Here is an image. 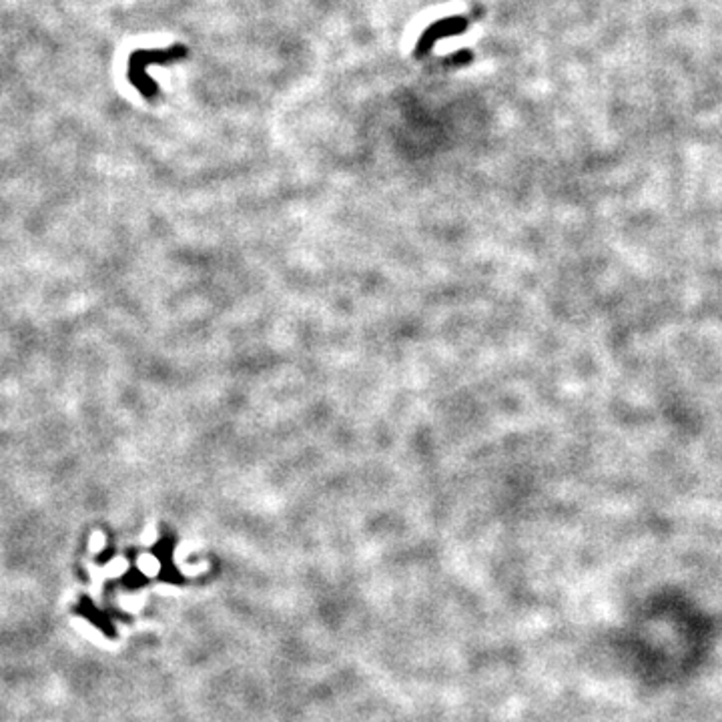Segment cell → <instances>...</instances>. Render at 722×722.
Instances as JSON below:
<instances>
[{
	"instance_id": "1",
	"label": "cell",
	"mask_w": 722,
	"mask_h": 722,
	"mask_svg": "<svg viewBox=\"0 0 722 722\" xmlns=\"http://www.w3.org/2000/svg\"><path fill=\"white\" fill-rule=\"evenodd\" d=\"M185 45H173L164 50H137L129 59V81L137 87L142 96L153 98L157 94V85L147 76L149 65H159V63H171L177 59H185Z\"/></svg>"
},
{
	"instance_id": "2",
	"label": "cell",
	"mask_w": 722,
	"mask_h": 722,
	"mask_svg": "<svg viewBox=\"0 0 722 722\" xmlns=\"http://www.w3.org/2000/svg\"><path fill=\"white\" fill-rule=\"evenodd\" d=\"M467 26H469V19H466V17H452V19H442V21H436L434 24H429V26L423 30L421 39L418 41V45H416L414 56H416V59H425L436 43H440L442 39H449V36L462 34Z\"/></svg>"
},
{
	"instance_id": "3",
	"label": "cell",
	"mask_w": 722,
	"mask_h": 722,
	"mask_svg": "<svg viewBox=\"0 0 722 722\" xmlns=\"http://www.w3.org/2000/svg\"><path fill=\"white\" fill-rule=\"evenodd\" d=\"M471 59H474V56H471L469 50H460V52H456V54L443 59V63H445V65H452V67H464L467 63H471Z\"/></svg>"
}]
</instances>
